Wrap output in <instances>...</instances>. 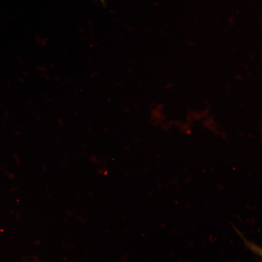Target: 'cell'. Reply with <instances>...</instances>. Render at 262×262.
Wrapping results in <instances>:
<instances>
[{"label":"cell","mask_w":262,"mask_h":262,"mask_svg":"<svg viewBox=\"0 0 262 262\" xmlns=\"http://www.w3.org/2000/svg\"><path fill=\"white\" fill-rule=\"evenodd\" d=\"M100 0L102 1H104V0Z\"/></svg>","instance_id":"cell-1"}]
</instances>
